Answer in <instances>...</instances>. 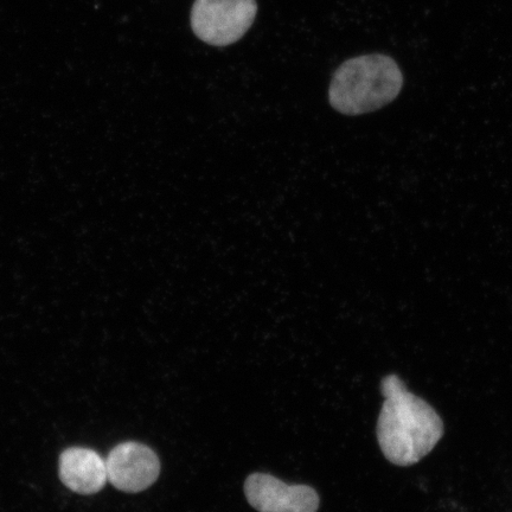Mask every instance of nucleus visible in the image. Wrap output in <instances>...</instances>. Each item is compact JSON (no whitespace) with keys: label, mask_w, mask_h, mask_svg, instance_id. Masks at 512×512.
Masks as SVG:
<instances>
[{"label":"nucleus","mask_w":512,"mask_h":512,"mask_svg":"<svg viewBox=\"0 0 512 512\" xmlns=\"http://www.w3.org/2000/svg\"><path fill=\"white\" fill-rule=\"evenodd\" d=\"M381 393L377 440L384 457L398 466L419 463L443 438V420L430 403L409 392L398 375L383 377Z\"/></svg>","instance_id":"obj_1"},{"label":"nucleus","mask_w":512,"mask_h":512,"mask_svg":"<svg viewBox=\"0 0 512 512\" xmlns=\"http://www.w3.org/2000/svg\"><path fill=\"white\" fill-rule=\"evenodd\" d=\"M403 86L399 64L392 57L371 54L354 57L338 67L329 88L334 110L361 115L380 110L398 98Z\"/></svg>","instance_id":"obj_2"},{"label":"nucleus","mask_w":512,"mask_h":512,"mask_svg":"<svg viewBox=\"0 0 512 512\" xmlns=\"http://www.w3.org/2000/svg\"><path fill=\"white\" fill-rule=\"evenodd\" d=\"M256 14V0H196L191 28L209 46L227 47L247 34Z\"/></svg>","instance_id":"obj_3"},{"label":"nucleus","mask_w":512,"mask_h":512,"mask_svg":"<svg viewBox=\"0 0 512 512\" xmlns=\"http://www.w3.org/2000/svg\"><path fill=\"white\" fill-rule=\"evenodd\" d=\"M246 497L259 512H317L319 497L307 485H287L266 473H253L246 480Z\"/></svg>","instance_id":"obj_4"},{"label":"nucleus","mask_w":512,"mask_h":512,"mask_svg":"<svg viewBox=\"0 0 512 512\" xmlns=\"http://www.w3.org/2000/svg\"><path fill=\"white\" fill-rule=\"evenodd\" d=\"M106 467L107 479L114 488L131 494L150 488L160 472L157 454L134 441L115 446L108 454Z\"/></svg>","instance_id":"obj_5"},{"label":"nucleus","mask_w":512,"mask_h":512,"mask_svg":"<svg viewBox=\"0 0 512 512\" xmlns=\"http://www.w3.org/2000/svg\"><path fill=\"white\" fill-rule=\"evenodd\" d=\"M60 478L76 494H96L108 480L106 460L89 448L70 447L60 457Z\"/></svg>","instance_id":"obj_6"}]
</instances>
